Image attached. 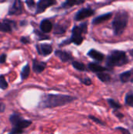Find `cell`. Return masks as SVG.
Instances as JSON below:
<instances>
[{"label": "cell", "mask_w": 133, "mask_h": 134, "mask_svg": "<svg viewBox=\"0 0 133 134\" xmlns=\"http://www.w3.org/2000/svg\"><path fill=\"white\" fill-rule=\"evenodd\" d=\"M30 66L28 64H27L26 66L24 67V68L22 69L21 71V73H20V77H21V79L24 80L25 79H27L30 74Z\"/></svg>", "instance_id": "ffe728a7"}, {"label": "cell", "mask_w": 133, "mask_h": 134, "mask_svg": "<svg viewBox=\"0 0 133 134\" xmlns=\"http://www.w3.org/2000/svg\"><path fill=\"white\" fill-rule=\"evenodd\" d=\"M46 68V64L45 62L38 61L37 60H33V71L36 73L42 72Z\"/></svg>", "instance_id": "4fadbf2b"}, {"label": "cell", "mask_w": 133, "mask_h": 134, "mask_svg": "<svg viewBox=\"0 0 133 134\" xmlns=\"http://www.w3.org/2000/svg\"><path fill=\"white\" fill-rule=\"evenodd\" d=\"M26 4L27 5V6L29 7V8H33L34 6V1H32V0H27V1H26Z\"/></svg>", "instance_id": "4dcf8cb0"}, {"label": "cell", "mask_w": 133, "mask_h": 134, "mask_svg": "<svg viewBox=\"0 0 133 134\" xmlns=\"http://www.w3.org/2000/svg\"><path fill=\"white\" fill-rule=\"evenodd\" d=\"M125 104L133 108V92L129 93L125 96Z\"/></svg>", "instance_id": "7402d4cb"}, {"label": "cell", "mask_w": 133, "mask_h": 134, "mask_svg": "<svg viewBox=\"0 0 133 134\" xmlns=\"http://www.w3.org/2000/svg\"><path fill=\"white\" fill-rule=\"evenodd\" d=\"M38 53L43 56H48L53 52V47L49 44H40L37 46Z\"/></svg>", "instance_id": "9c48e42d"}, {"label": "cell", "mask_w": 133, "mask_h": 134, "mask_svg": "<svg viewBox=\"0 0 133 134\" xmlns=\"http://www.w3.org/2000/svg\"><path fill=\"white\" fill-rule=\"evenodd\" d=\"M88 68L89 70H91L93 72H96V73H100V72H103L107 70H109L96 63H89L88 65Z\"/></svg>", "instance_id": "2e32d148"}, {"label": "cell", "mask_w": 133, "mask_h": 134, "mask_svg": "<svg viewBox=\"0 0 133 134\" xmlns=\"http://www.w3.org/2000/svg\"><path fill=\"white\" fill-rule=\"evenodd\" d=\"M55 54L63 61V62H67L70 60H73V57L71 53L66 51H62V50H56L55 52Z\"/></svg>", "instance_id": "8fae6325"}, {"label": "cell", "mask_w": 133, "mask_h": 134, "mask_svg": "<svg viewBox=\"0 0 133 134\" xmlns=\"http://www.w3.org/2000/svg\"><path fill=\"white\" fill-rule=\"evenodd\" d=\"M120 79L122 82H128L129 81H133V73L132 71H129L120 75Z\"/></svg>", "instance_id": "e0dca14e"}, {"label": "cell", "mask_w": 133, "mask_h": 134, "mask_svg": "<svg viewBox=\"0 0 133 134\" xmlns=\"http://www.w3.org/2000/svg\"><path fill=\"white\" fill-rule=\"evenodd\" d=\"M7 87H8V83H7V82L5 81L4 76H3V75H1V76H0V88H1L2 90H5Z\"/></svg>", "instance_id": "d4e9b609"}, {"label": "cell", "mask_w": 133, "mask_h": 134, "mask_svg": "<svg viewBox=\"0 0 133 134\" xmlns=\"http://www.w3.org/2000/svg\"><path fill=\"white\" fill-rule=\"evenodd\" d=\"M88 56L90 57L91 58L94 59L96 61H102L104 59V55L102 53H100L94 49H92L89 51Z\"/></svg>", "instance_id": "5bb4252c"}, {"label": "cell", "mask_w": 133, "mask_h": 134, "mask_svg": "<svg viewBox=\"0 0 133 134\" xmlns=\"http://www.w3.org/2000/svg\"><path fill=\"white\" fill-rule=\"evenodd\" d=\"M23 132H24L23 130L14 127V128L11 130V132L9 133V134H22L23 133Z\"/></svg>", "instance_id": "4316f807"}, {"label": "cell", "mask_w": 133, "mask_h": 134, "mask_svg": "<svg viewBox=\"0 0 133 134\" xmlns=\"http://www.w3.org/2000/svg\"><path fill=\"white\" fill-rule=\"evenodd\" d=\"M81 81H82V82L83 84H85V85H86V86H89V85L92 84V81H91V79H89V78L82 79H81Z\"/></svg>", "instance_id": "f1b7e54d"}, {"label": "cell", "mask_w": 133, "mask_h": 134, "mask_svg": "<svg viewBox=\"0 0 133 134\" xmlns=\"http://www.w3.org/2000/svg\"><path fill=\"white\" fill-rule=\"evenodd\" d=\"M9 121L12 123V125L14 126V127L19 128L21 130L28 127L31 124V121L24 119L19 114H16V113H13L9 117Z\"/></svg>", "instance_id": "5b68a950"}, {"label": "cell", "mask_w": 133, "mask_h": 134, "mask_svg": "<svg viewBox=\"0 0 133 134\" xmlns=\"http://www.w3.org/2000/svg\"><path fill=\"white\" fill-rule=\"evenodd\" d=\"M129 62V59L125 52L121 50H113L107 56L106 64L109 68L119 67L126 64Z\"/></svg>", "instance_id": "7a4b0ae2"}, {"label": "cell", "mask_w": 133, "mask_h": 134, "mask_svg": "<svg viewBox=\"0 0 133 134\" xmlns=\"http://www.w3.org/2000/svg\"><path fill=\"white\" fill-rule=\"evenodd\" d=\"M20 42L24 44H27L30 42V39L27 38V37H22L21 39H20Z\"/></svg>", "instance_id": "1f68e13d"}, {"label": "cell", "mask_w": 133, "mask_h": 134, "mask_svg": "<svg viewBox=\"0 0 133 134\" xmlns=\"http://www.w3.org/2000/svg\"><path fill=\"white\" fill-rule=\"evenodd\" d=\"M75 100V97L61 94H46L44 95L40 101L39 107L42 108H52L63 106Z\"/></svg>", "instance_id": "6da1fadb"}, {"label": "cell", "mask_w": 133, "mask_h": 134, "mask_svg": "<svg viewBox=\"0 0 133 134\" xmlns=\"http://www.w3.org/2000/svg\"><path fill=\"white\" fill-rule=\"evenodd\" d=\"M67 28V25L64 24H56L54 27V34L60 35L66 31Z\"/></svg>", "instance_id": "ac0fdd59"}, {"label": "cell", "mask_w": 133, "mask_h": 134, "mask_svg": "<svg viewBox=\"0 0 133 134\" xmlns=\"http://www.w3.org/2000/svg\"><path fill=\"white\" fill-rule=\"evenodd\" d=\"M23 11V5L20 1H14L9 9V15H19Z\"/></svg>", "instance_id": "ba28073f"}, {"label": "cell", "mask_w": 133, "mask_h": 134, "mask_svg": "<svg viewBox=\"0 0 133 134\" xmlns=\"http://www.w3.org/2000/svg\"><path fill=\"white\" fill-rule=\"evenodd\" d=\"M114 114H115V115H116L118 118H119V119H122V118L123 117V115H122V114H121L120 112L117 111H114Z\"/></svg>", "instance_id": "e575fe53"}, {"label": "cell", "mask_w": 133, "mask_h": 134, "mask_svg": "<svg viewBox=\"0 0 133 134\" xmlns=\"http://www.w3.org/2000/svg\"><path fill=\"white\" fill-rule=\"evenodd\" d=\"M116 130H120L122 134H131L129 133V131L128 130H126V129H125V128H122V127H118V128H116Z\"/></svg>", "instance_id": "f546056e"}, {"label": "cell", "mask_w": 133, "mask_h": 134, "mask_svg": "<svg viewBox=\"0 0 133 134\" xmlns=\"http://www.w3.org/2000/svg\"><path fill=\"white\" fill-rule=\"evenodd\" d=\"M16 23L9 20H5L3 22H0V31L2 32H10L12 31V26L13 25L15 27Z\"/></svg>", "instance_id": "30bf717a"}, {"label": "cell", "mask_w": 133, "mask_h": 134, "mask_svg": "<svg viewBox=\"0 0 133 134\" xmlns=\"http://www.w3.org/2000/svg\"><path fill=\"white\" fill-rule=\"evenodd\" d=\"M129 21V14L125 11H119L117 13L114 19L112 21V27L114 33L116 35H120L123 33Z\"/></svg>", "instance_id": "3957f363"}, {"label": "cell", "mask_w": 133, "mask_h": 134, "mask_svg": "<svg viewBox=\"0 0 133 134\" xmlns=\"http://www.w3.org/2000/svg\"><path fill=\"white\" fill-rule=\"evenodd\" d=\"M72 65L75 69H77L78 71H85V66L82 63H80L78 61H73Z\"/></svg>", "instance_id": "603a6c76"}, {"label": "cell", "mask_w": 133, "mask_h": 134, "mask_svg": "<svg viewBox=\"0 0 133 134\" xmlns=\"http://www.w3.org/2000/svg\"><path fill=\"white\" fill-rule=\"evenodd\" d=\"M93 14H94V10L92 9L91 8H82L78 11V13L74 16V19L75 20H82L86 17L91 16Z\"/></svg>", "instance_id": "8992f818"}, {"label": "cell", "mask_w": 133, "mask_h": 134, "mask_svg": "<svg viewBox=\"0 0 133 134\" xmlns=\"http://www.w3.org/2000/svg\"><path fill=\"white\" fill-rule=\"evenodd\" d=\"M52 28H53V24L49 20L44 19L43 20H42V22L40 24V29L42 33L45 34V33L50 32Z\"/></svg>", "instance_id": "7c38bea8"}, {"label": "cell", "mask_w": 133, "mask_h": 134, "mask_svg": "<svg viewBox=\"0 0 133 134\" xmlns=\"http://www.w3.org/2000/svg\"><path fill=\"white\" fill-rule=\"evenodd\" d=\"M112 16V13H107L103 15H100L97 17H96L95 19H93L92 20V24H101L106 20H108L109 19H111V17Z\"/></svg>", "instance_id": "9a60e30c"}, {"label": "cell", "mask_w": 133, "mask_h": 134, "mask_svg": "<svg viewBox=\"0 0 133 134\" xmlns=\"http://www.w3.org/2000/svg\"><path fill=\"white\" fill-rule=\"evenodd\" d=\"M97 77L100 81H102L103 82H108L111 80V76L108 74L104 73V72L97 73Z\"/></svg>", "instance_id": "44dd1931"}, {"label": "cell", "mask_w": 133, "mask_h": 134, "mask_svg": "<svg viewBox=\"0 0 133 134\" xmlns=\"http://www.w3.org/2000/svg\"><path fill=\"white\" fill-rule=\"evenodd\" d=\"M107 102H108L110 107L112 108H114V109H119V108H121V107H122L120 104H118V102H116V101H115L114 100H113V99H108V100H107Z\"/></svg>", "instance_id": "cb8c5ba5"}, {"label": "cell", "mask_w": 133, "mask_h": 134, "mask_svg": "<svg viewBox=\"0 0 133 134\" xmlns=\"http://www.w3.org/2000/svg\"><path fill=\"white\" fill-rule=\"evenodd\" d=\"M89 118L90 119H92L93 122H96V123H98V124L104 125V123H103L101 120H100L99 119H97V118H96V117H94V116H92V115H89Z\"/></svg>", "instance_id": "83f0119b"}, {"label": "cell", "mask_w": 133, "mask_h": 134, "mask_svg": "<svg viewBox=\"0 0 133 134\" xmlns=\"http://www.w3.org/2000/svg\"><path fill=\"white\" fill-rule=\"evenodd\" d=\"M34 33L38 36V37H41L40 39H49V36L47 35H45L44 33H42L41 31H38L37 30H34Z\"/></svg>", "instance_id": "484cf974"}, {"label": "cell", "mask_w": 133, "mask_h": 134, "mask_svg": "<svg viewBox=\"0 0 133 134\" xmlns=\"http://www.w3.org/2000/svg\"><path fill=\"white\" fill-rule=\"evenodd\" d=\"M87 31V23H83L80 26H74L72 29V35L71 37V42L79 46L83 42L82 33H86Z\"/></svg>", "instance_id": "277c9868"}, {"label": "cell", "mask_w": 133, "mask_h": 134, "mask_svg": "<svg viewBox=\"0 0 133 134\" xmlns=\"http://www.w3.org/2000/svg\"><path fill=\"white\" fill-rule=\"evenodd\" d=\"M84 1L83 0H79V1H74V0H68V1H66L65 2H63L60 8H70V7H72L74 5H78V4H82L83 3Z\"/></svg>", "instance_id": "d6986e66"}, {"label": "cell", "mask_w": 133, "mask_h": 134, "mask_svg": "<svg viewBox=\"0 0 133 134\" xmlns=\"http://www.w3.org/2000/svg\"><path fill=\"white\" fill-rule=\"evenodd\" d=\"M5 105L4 104V103L0 101V113L3 112L5 111Z\"/></svg>", "instance_id": "836d02e7"}, {"label": "cell", "mask_w": 133, "mask_h": 134, "mask_svg": "<svg viewBox=\"0 0 133 134\" xmlns=\"http://www.w3.org/2000/svg\"><path fill=\"white\" fill-rule=\"evenodd\" d=\"M56 1H52V0H41L38 2L37 4V9H36V13H42L44 12L48 7L56 4Z\"/></svg>", "instance_id": "52a82bcc"}, {"label": "cell", "mask_w": 133, "mask_h": 134, "mask_svg": "<svg viewBox=\"0 0 133 134\" xmlns=\"http://www.w3.org/2000/svg\"><path fill=\"white\" fill-rule=\"evenodd\" d=\"M5 60H6V55H5V53H3V54H2V55L0 56V64L5 63Z\"/></svg>", "instance_id": "d6a6232c"}, {"label": "cell", "mask_w": 133, "mask_h": 134, "mask_svg": "<svg viewBox=\"0 0 133 134\" xmlns=\"http://www.w3.org/2000/svg\"><path fill=\"white\" fill-rule=\"evenodd\" d=\"M130 54H131V56H132V57H133V49L131 50V51H130Z\"/></svg>", "instance_id": "d590c367"}]
</instances>
